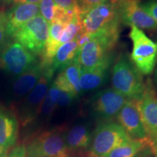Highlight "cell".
<instances>
[{"label": "cell", "mask_w": 157, "mask_h": 157, "mask_svg": "<svg viewBox=\"0 0 157 157\" xmlns=\"http://www.w3.org/2000/svg\"><path fill=\"white\" fill-rule=\"evenodd\" d=\"M19 120L14 111L0 103V157H7L15 146Z\"/></svg>", "instance_id": "cell-13"}, {"label": "cell", "mask_w": 157, "mask_h": 157, "mask_svg": "<svg viewBox=\"0 0 157 157\" xmlns=\"http://www.w3.org/2000/svg\"><path fill=\"white\" fill-rule=\"evenodd\" d=\"M135 101L148 137L156 138L157 94L150 79L146 82V87L142 95Z\"/></svg>", "instance_id": "cell-11"}, {"label": "cell", "mask_w": 157, "mask_h": 157, "mask_svg": "<svg viewBox=\"0 0 157 157\" xmlns=\"http://www.w3.org/2000/svg\"><path fill=\"white\" fill-rule=\"evenodd\" d=\"M39 13L49 25L53 23L58 6L53 0H42L39 4Z\"/></svg>", "instance_id": "cell-25"}, {"label": "cell", "mask_w": 157, "mask_h": 157, "mask_svg": "<svg viewBox=\"0 0 157 157\" xmlns=\"http://www.w3.org/2000/svg\"><path fill=\"white\" fill-rule=\"evenodd\" d=\"M129 38L132 42L130 60L143 75H149L154 71L157 63V43L151 40L142 29L132 25Z\"/></svg>", "instance_id": "cell-5"}, {"label": "cell", "mask_w": 157, "mask_h": 157, "mask_svg": "<svg viewBox=\"0 0 157 157\" xmlns=\"http://www.w3.org/2000/svg\"><path fill=\"white\" fill-rule=\"evenodd\" d=\"M82 29V13L78 10L74 15L72 21L65 27L63 31L60 38V45L75 39L76 36L81 32Z\"/></svg>", "instance_id": "cell-23"}, {"label": "cell", "mask_w": 157, "mask_h": 157, "mask_svg": "<svg viewBox=\"0 0 157 157\" xmlns=\"http://www.w3.org/2000/svg\"><path fill=\"white\" fill-rule=\"evenodd\" d=\"M48 95L57 104L58 106L62 107L68 106L78 98L74 94L59 90L54 85L53 83L51 84L48 90Z\"/></svg>", "instance_id": "cell-24"}, {"label": "cell", "mask_w": 157, "mask_h": 157, "mask_svg": "<svg viewBox=\"0 0 157 157\" xmlns=\"http://www.w3.org/2000/svg\"><path fill=\"white\" fill-rule=\"evenodd\" d=\"M113 63V56L101 64L90 69H81L79 85L82 94L98 90L105 84Z\"/></svg>", "instance_id": "cell-15"}, {"label": "cell", "mask_w": 157, "mask_h": 157, "mask_svg": "<svg viewBox=\"0 0 157 157\" xmlns=\"http://www.w3.org/2000/svg\"><path fill=\"white\" fill-rule=\"evenodd\" d=\"M79 49L80 47L76 37L72 41L61 44L52 59L50 67L54 71L64 69L77 57Z\"/></svg>", "instance_id": "cell-21"}, {"label": "cell", "mask_w": 157, "mask_h": 157, "mask_svg": "<svg viewBox=\"0 0 157 157\" xmlns=\"http://www.w3.org/2000/svg\"><path fill=\"white\" fill-rule=\"evenodd\" d=\"M80 73L81 66L76 57L71 63L61 70L52 83L59 90L72 93L78 97L82 94L79 85Z\"/></svg>", "instance_id": "cell-17"}, {"label": "cell", "mask_w": 157, "mask_h": 157, "mask_svg": "<svg viewBox=\"0 0 157 157\" xmlns=\"http://www.w3.org/2000/svg\"><path fill=\"white\" fill-rule=\"evenodd\" d=\"M56 5L61 8L69 10L78 6V0H53Z\"/></svg>", "instance_id": "cell-31"}, {"label": "cell", "mask_w": 157, "mask_h": 157, "mask_svg": "<svg viewBox=\"0 0 157 157\" xmlns=\"http://www.w3.org/2000/svg\"><path fill=\"white\" fill-rule=\"evenodd\" d=\"M50 25L38 15L24 24L15 33V42L34 55H42L49 34Z\"/></svg>", "instance_id": "cell-8"}, {"label": "cell", "mask_w": 157, "mask_h": 157, "mask_svg": "<svg viewBox=\"0 0 157 157\" xmlns=\"http://www.w3.org/2000/svg\"><path fill=\"white\" fill-rule=\"evenodd\" d=\"M65 27L64 25L58 22H54L50 25L48 39L44 51L41 55L42 58L40 62L44 67L51 66L52 59L60 46V38Z\"/></svg>", "instance_id": "cell-20"}, {"label": "cell", "mask_w": 157, "mask_h": 157, "mask_svg": "<svg viewBox=\"0 0 157 157\" xmlns=\"http://www.w3.org/2000/svg\"><path fill=\"white\" fill-rule=\"evenodd\" d=\"M93 133L89 125L86 124H77L66 131V144L71 154L89 151Z\"/></svg>", "instance_id": "cell-18"}, {"label": "cell", "mask_w": 157, "mask_h": 157, "mask_svg": "<svg viewBox=\"0 0 157 157\" xmlns=\"http://www.w3.org/2000/svg\"><path fill=\"white\" fill-rule=\"evenodd\" d=\"M141 7L154 20L157 24V0H149L142 4Z\"/></svg>", "instance_id": "cell-29"}, {"label": "cell", "mask_w": 157, "mask_h": 157, "mask_svg": "<svg viewBox=\"0 0 157 157\" xmlns=\"http://www.w3.org/2000/svg\"><path fill=\"white\" fill-rule=\"evenodd\" d=\"M118 5L119 0H107L82 15V34L92 35L104 29L120 26Z\"/></svg>", "instance_id": "cell-6"}, {"label": "cell", "mask_w": 157, "mask_h": 157, "mask_svg": "<svg viewBox=\"0 0 157 157\" xmlns=\"http://www.w3.org/2000/svg\"><path fill=\"white\" fill-rule=\"evenodd\" d=\"M7 12L1 10H0V48L5 44V39L7 36Z\"/></svg>", "instance_id": "cell-28"}, {"label": "cell", "mask_w": 157, "mask_h": 157, "mask_svg": "<svg viewBox=\"0 0 157 157\" xmlns=\"http://www.w3.org/2000/svg\"><path fill=\"white\" fill-rule=\"evenodd\" d=\"M111 80L113 89L129 100L138 99L146 87L141 74L125 53L118 57L113 64Z\"/></svg>", "instance_id": "cell-2"}, {"label": "cell", "mask_w": 157, "mask_h": 157, "mask_svg": "<svg viewBox=\"0 0 157 157\" xmlns=\"http://www.w3.org/2000/svg\"><path fill=\"white\" fill-rule=\"evenodd\" d=\"M150 148L149 137L131 139L113 150L106 157H142Z\"/></svg>", "instance_id": "cell-22"}, {"label": "cell", "mask_w": 157, "mask_h": 157, "mask_svg": "<svg viewBox=\"0 0 157 157\" xmlns=\"http://www.w3.org/2000/svg\"><path fill=\"white\" fill-rule=\"evenodd\" d=\"M106 1L107 0H78V7L82 13V16Z\"/></svg>", "instance_id": "cell-27"}, {"label": "cell", "mask_w": 157, "mask_h": 157, "mask_svg": "<svg viewBox=\"0 0 157 157\" xmlns=\"http://www.w3.org/2000/svg\"><path fill=\"white\" fill-rule=\"evenodd\" d=\"M25 146L24 144H20L13 146L10 151L7 157H25Z\"/></svg>", "instance_id": "cell-30"}, {"label": "cell", "mask_w": 157, "mask_h": 157, "mask_svg": "<svg viewBox=\"0 0 157 157\" xmlns=\"http://www.w3.org/2000/svg\"><path fill=\"white\" fill-rule=\"evenodd\" d=\"M42 0H3L5 3L13 4V5H17V4H39Z\"/></svg>", "instance_id": "cell-32"}, {"label": "cell", "mask_w": 157, "mask_h": 157, "mask_svg": "<svg viewBox=\"0 0 157 157\" xmlns=\"http://www.w3.org/2000/svg\"><path fill=\"white\" fill-rule=\"evenodd\" d=\"M39 15V4H17L7 12V36H13L23 25Z\"/></svg>", "instance_id": "cell-16"}, {"label": "cell", "mask_w": 157, "mask_h": 157, "mask_svg": "<svg viewBox=\"0 0 157 157\" xmlns=\"http://www.w3.org/2000/svg\"><path fill=\"white\" fill-rule=\"evenodd\" d=\"M119 27L104 29L90 35L89 41L81 47L77 55L81 69L95 67L113 56L112 51L119 39Z\"/></svg>", "instance_id": "cell-1"}, {"label": "cell", "mask_w": 157, "mask_h": 157, "mask_svg": "<svg viewBox=\"0 0 157 157\" xmlns=\"http://www.w3.org/2000/svg\"><path fill=\"white\" fill-rule=\"evenodd\" d=\"M44 66L41 62L37 63L29 70L19 76L13 84V94L17 98L27 95L35 87L42 75Z\"/></svg>", "instance_id": "cell-19"}, {"label": "cell", "mask_w": 157, "mask_h": 157, "mask_svg": "<svg viewBox=\"0 0 157 157\" xmlns=\"http://www.w3.org/2000/svg\"><path fill=\"white\" fill-rule=\"evenodd\" d=\"M35 55L20 43L11 42L0 53V69L15 76H20L37 63Z\"/></svg>", "instance_id": "cell-9"}, {"label": "cell", "mask_w": 157, "mask_h": 157, "mask_svg": "<svg viewBox=\"0 0 157 157\" xmlns=\"http://www.w3.org/2000/svg\"><path fill=\"white\" fill-rule=\"evenodd\" d=\"M54 73L50 66L45 67L37 84L23 99L18 111V119L22 126L29 124L39 115Z\"/></svg>", "instance_id": "cell-7"}, {"label": "cell", "mask_w": 157, "mask_h": 157, "mask_svg": "<svg viewBox=\"0 0 157 157\" xmlns=\"http://www.w3.org/2000/svg\"><path fill=\"white\" fill-rule=\"evenodd\" d=\"M127 98L113 90L107 88L95 93L90 100V109L94 117L101 121H111L117 117Z\"/></svg>", "instance_id": "cell-10"}, {"label": "cell", "mask_w": 157, "mask_h": 157, "mask_svg": "<svg viewBox=\"0 0 157 157\" xmlns=\"http://www.w3.org/2000/svg\"><path fill=\"white\" fill-rule=\"evenodd\" d=\"M64 127L44 131L29 139L25 146V157H71L66 144Z\"/></svg>", "instance_id": "cell-3"}, {"label": "cell", "mask_w": 157, "mask_h": 157, "mask_svg": "<svg viewBox=\"0 0 157 157\" xmlns=\"http://www.w3.org/2000/svg\"><path fill=\"white\" fill-rule=\"evenodd\" d=\"M131 139L118 123L101 121L93 131L88 155L90 157H106L116 148Z\"/></svg>", "instance_id": "cell-4"}, {"label": "cell", "mask_w": 157, "mask_h": 157, "mask_svg": "<svg viewBox=\"0 0 157 157\" xmlns=\"http://www.w3.org/2000/svg\"><path fill=\"white\" fill-rule=\"evenodd\" d=\"M57 107H58L57 104L49 97L48 93H47L46 97H45L44 101H43L39 114H42L45 118L50 117L54 113L55 110L56 109Z\"/></svg>", "instance_id": "cell-26"}, {"label": "cell", "mask_w": 157, "mask_h": 157, "mask_svg": "<svg viewBox=\"0 0 157 157\" xmlns=\"http://www.w3.org/2000/svg\"><path fill=\"white\" fill-rule=\"evenodd\" d=\"M116 118L118 124L132 139L148 137L141 121L135 100L127 99Z\"/></svg>", "instance_id": "cell-14"}, {"label": "cell", "mask_w": 157, "mask_h": 157, "mask_svg": "<svg viewBox=\"0 0 157 157\" xmlns=\"http://www.w3.org/2000/svg\"><path fill=\"white\" fill-rule=\"evenodd\" d=\"M150 146L151 147L153 154H154L155 157H157V137L154 139H150Z\"/></svg>", "instance_id": "cell-33"}, {"label": "cell", "mask_w": 157, "mask_h": 157, "mask_svg": "<svg viewBox=\"0 0 157 157\" xmlns=\"http://www.w3.org/2000/svg\"><path fill=\"white\" fill-rule=\"evenodd\" d=\"M120 22L129 26H135L149 31L157 30L155 21L141 7L138 0H119Z\"/></svg>", "instance_id": "cell-12"}, {"label": "cell", "mask_w": 157, "mask_h": 157, "mask_svg": "<svg viewBox=\"0 0 157 157\" xmlns=\"http://www.w3.org/2000/svg\"><path fill=\"white\" fill-rule=\"evenodd\" d=\"M143 157H155V156H154V154H153V151H150V152L148 153V154H146L144 156H143Z\"/></svg>", "instance_id": "cell-34"}, {"label": "cell", "mask_w": 157, "mask_h": 157, "mask_svg": "<svg viewBox=\"0 0 157 157\" xmlns=\"http://www.w3.org/2000/svg\"><path fill=\"white\" fill-rule=\"evenodd\" d=\"M154 79H155V83H156V86H157V66H156V71H155Z\"/></svg>", "instance_id": "cell-35"}]
</instances>
